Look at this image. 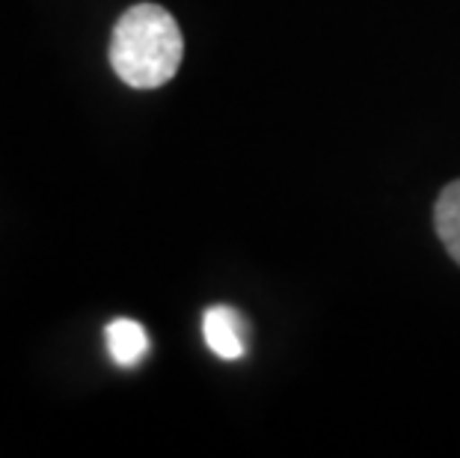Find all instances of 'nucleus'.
<instances>
[{
    "label": "nucleus",
    "instance_id": "20e7f679",
    "mask_svg": "<svg viewBox=\"0 0 460 458\" xmlns=\"http://www.w3.org/2000/svg\"><path fill=\"white\" fill-rule=\"evenodd\" d=\"M434 223H437V236L446 245L448 256L460 265V179L446 184L439 193L437 206H434Z\"/></svg>",
    "mask_w": 460,
    "mask_h": 458
},
{
    "label": "nucleus",
    "instance_id": "f03ea898",
    "mask_svg": "<svg viewBox=\"0 0 460 458\" xmlns=\"http://www.w3.org/2000/svg\"><path fill=\"white\" fill-rule=\"evenodd\" d=\"M202 337L205 346L223 360H241L247 355V321L226 304L208 307L202 316Z\"/></svg>",
    "mask_w": 460,
    "mask_h": 458
},
{
    "label": "nucleus",
    "instance_id": "f257e3e1",
    "mask_svg": "<svg viewBox=\"0 0 460 458\" xmlns=\"http://www.w3.org/2000/svg\"><path fill=\"white\" fill-rule=\"evenodd\" d=\"M184 39L175 18L158 4H137L113 27L111 66L134 90H158L181 66Z\"/></svg>",
    "mask_w": 460,
    "mask_h": 458
},
{
    "label": "nucleus",
    "instance_id": "7ed1b4c3",
    "mask_svg": "<svg viewBox=\"0 0 460 458\" xmlns=\"http://www.w3.org/2000/svg\"><path fill=\"white\" fill-rule=\"evenodd\" d=\"M104 339H107V355L122 369L140 366L152 346L146 328L134 319H113L111 325L104 328Z\"/></svg>",
    "mask_w": 460,
    "mask_h": 458
}]
</instances>
